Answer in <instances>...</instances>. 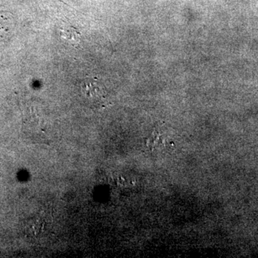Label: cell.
Returning a JSON list of instances; mask_svg holds the SVG:
<instances>
[{
  "label": "cell",
  "mask_w": 258,
  "mask_h": 258,
  "mask_svg": "<svg viewBox=\"0 0 258 258\" xmlns=\"http://www.w3.org/2000/svg\"><path fill=\"white\" fill-rule=\"evenodd\" d=\"M82 91L86 97L93 100L103 97V88L97 81H85L82 84Z\"/></svg>",
  "instance_id": "6da1fadb"
},
{
  "label": "cell",
  "mask_w": 258,
  "mask_h": 258,
  "mask_svg": "<svg viewBox=\"0 0 258 258\" xmlns=\"http://www.w3.org/2000/svg\"><path fill=\"white\" fill-rule=\"evenodd\" d=\"M148 144L152 147L153 149H157V150H165L172 147V142L166 138L162 135L160 132H154L152 134V137L149 139Z\"/></svg>",
  "instance_id": "7a4b0ae2"
},
{
  "label": "cell",
  "mask_w": 258,
  "mask_h": 258,
  "mask_svg": "<svg viewBox=\"0 0 258 258\" xmlns=\"http://www.w3.org/2000/svg\"><path fill=\"white\" fill-rule=\"evenodd\" d=\"M60 32L62 37L69 40L73 45H76L79 43L80 39H81L80 34L79 32H76V30H74V28H63L60 30Z\"/></svg>",
  "instance_id": "3957f363"
}]
</instances>
